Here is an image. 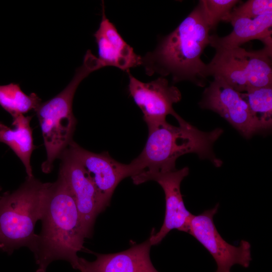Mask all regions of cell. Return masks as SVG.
<instances>
[{"label":"cell","mask_w":272,"mask_h":272,"mask_svg":"<svg viewBox=\"0 0 272 272\" xmlns=\"http://www.w3.org/2000/svg\"><path fill=\"white\" fill-rule=\"evenodd\" d=\"M210 26L201 3L168 35L161 37L156 48L142 57L148 76H170L174 83L188 81L206 86L207 64L201 58L210 44Z\"/></svg>","instance_id":"cell-1"},{"label":"cell","mask_w":272,"mask_h":272,"mask_svg":"<svg viewBox=\"0 0 272 272\" xmlns=\"http://www.w3.org/2000/svg\"><path fill=\"white\" fill-rule=\"evenodd\" d=\"M148 128V137L143 150L130 163L133 170L131 178L135 185L176 170V160L187 153H195L200 159H208L217 167L222 165L213 149L214 144L223 132L220 128L205 132L186 121L178 126L166 121Z\"/></svg>","instance_id":"cell-2"},{"label":"cell","mask_w":272,"mask_h":272,"mask_svg":"<svg viewBox=\"0 0 272 272\" xmlns=\"http://www.w3.org/2000/svg\"><path fill=\"white\" fill-rule=\"evenodd\" d=\"M40 221L41 230L31 250L38 266L36 272H46L49 264L57 260L79 269L77 254L83 249L86 237L73 194L60 174L51 182Z\"/></svg>","instance_id":"cell-3"},{"label":"cell","mask_w":272,"mask_h":272,"mask_svg":"<svg viewBox=\"0 0 272 272\" xmlns=\"http://www.w3.org/2000/svg\"><path fill=\"white\" fill-rule=\"evenodd\" d=\"M50 184L26 177L18 189L0 196L1 250L9 254L22 247L32 250L37 235L35 226L43 216Z\"/></svg>","instance_id":"cell-4"},{"label":"cell","mask_w":272,"mask_h":272,"mask_svg":"<svg viewBox=\"0 0 272 272\" xmlns=\"http://www.w3.org/2000/svg\"><path fill=\"white\" fill-rule=\"evenodd\" d=\"M102 66L91 51L87 50L83 64L76 69L66 87L52 98L41 102L35 109L46 153V160L41 164L43 172L52 171L54 162L73 141L77 119L73 112V101L79 85L90 73Z\"/></svg>","instance_id":"cell-5"},{"label":"cell","mask_w":272,"mask_h":272,"mask_svg":"<svg viewBox=\"0 0 272 272\" xmlns=\"http://www.w3.org/2000/svg\"><path fill=\"white\" fill-rule=\"evenodd\" d=\"M207 64V77H219L236 91L245 93L272 86V47L264 45L257 50L240 46L217 48Z\"/></svg>","instance_id":"cell-6"},{"label":"cell","mask_w":272,"mask_h":272,"mask_svg":"<svg viewBox=\"0 0 272 272\" xmlns=\"http://www.w3.org/2000/svg\"><path fill=\"white\" fill-rule=\"evenodd\" d=\"M219 205L193 215L188 233L195 238L210 253L217 264L215 272H231V267L239 264L247 268L252 260L251 245L242 240L238 246L228 243L221 236L214 222Z\"/></svg>","instance_id":"cell-7"},{"label":"cell","mask_w":272,"mask_h":272,"mask_svg":"<svg viewBox=\"0 0 272 272\" xmlns=\"http://www.w3.org/2000/svg\"><path fill=\"white\" fill-rule=\"evenodd\" d=\"M127 73L129 95L141 110L148 127L166 121L169 114L176 119L179 124L185 121L173 107L181 99V93L176 87L170 85L164 77L145 83L134 77L129 71Z\"/></svg>","instance_id":"cell-8"},{"label":"cell","mask_w":272,"mask_h":272,"mask_svg":"<svg viewBox=\"0 0 272 272\" xmlns=\"http://www.w3.org/2000/svg\"><path fill=\"white\" fill-rule=\"evenodd\" d=\"M58 174L74 197L86 238L92 237L97 216L103 212L97 189L88 172L67 148L60 157Z\"/></svg>","instance_id":"cell-9"},{"label":"cell","mask_w":272,"mask_h":272,"mask_svg":"<svg viewBox=\"0 0 272 272\" xmlns=\"http://www.w3.org/2000/svg\"><path fill=\"white\" fill-rule=\"evenodd\" d=\"M199 105L219 114L245 138L259 131L241 93L221 78H214L205 88Z\"/></svg>","instance_id":"cell-10"},{"label":"cell","mask_w":272,"mask_h":272,"mask_svg":"<svg viewBox=\"0 0 272 272\" xmlns=\"http://www.w3.org/2000/svg\"><path fill=\"white\" fill-rule=\"evenodd\" d=\"M67 149L93 180L104 211L109 205L114 191L120 181L132 176L133 170L131 164L120 163L107 152L95 153L88 151L74 141Z\"/></svg>","instance_id":"cell-11"},{"label":"cell","mask_w":272,"mask_h":272,"mask_svg":"<svg viewBox=\"0 0 272 272\" xmlns=\"http://www.w3.org/2000/svg\"><path fill=\"white\" fill-rule=\"evenodd\" d=\"M189 168L183 167L179 170L161 174L153 180L162 187L165 194V213L163 223L159 231L154 233V230L149 237L152 245L160 243L172 230L188 233L190 221L193 216L188 211L184 203L180 190L183 179L188 175Z\"/></svg>","instance_id":"cell-12"},{"label":"cell","mask_w":272,"mask_h":272,"mask_svg":"<svg viewBox=\"0 0 272 272\" xmlns=\"http://www.w3.org/2000/svg\"><path fill=\"white\" fill-rule=\"evenodd\" d=\"M102 8L99 27L93 35L98 47V58L103 67L114 66L127 72L142 65V57L134 51L107 18L103 3Z\"/></svg>","instance_id":"cell-13"},{"label":"cell","mask_w":272,"mask_h":272,"mask_svg":"<svg viewBox=\"0 0 272 272\" xmlns=\"http://www.w3.org/2000/svg\"><path fill=\"white\" fill-rule=\"evenodd\" d=\"M152 246L149 238L121 252L96 254L93 261L79 257V266L87 272H159L150 259Z\"/></svg>","instance_id":"cell-14"},{"label":"cell","mask_w":272,"mask_h":272,"mask_svg":"<svg viewBox=\"0 0 272 272\" xmlns=\"http://www.w3.org/2000/svg\"><path fill=\"white\" fill-rule=\"evenodd\" d=\"M233 30L228 35L220 37L211 35L210 45L215 49L231 48L254 39L264 45H271L272 13L254 18L237 17L230 19Z\"/></svg>","instance_id":"cell-15"},{"label":"cell","mask_w":272,"mask_h":272,"mask_svg":"<svg viewBox=\"0 0 272 272\" xmlns=\"http://www.w3.org/2000/svg\"><path fill=\"white\" fill-rule=\"evenodd\" d=\"M32 117L22 114L13 118L12 128L0 122V142L8 146L20 159L28 178L34 176L31 157L36 147L33 143V129L30 125Z\"/></svg>","instance_id":"cell-16"},{"label":"cell","mask_w":272,"mask_h":272,"mask_svg":"<svg viewBox=\"0 0 272 272\" xmlns=\"http://www.w3.org/2000/svg\"><path fill=\"white\" fill-rule=\"evenodd\" d=\"M259 130L269 129L272 124V86L241 93Z\"/></svg>","instance_id":"cell-17"},{"label":"cell","mask_w":272,"mask_h":272,"mask_svg":"<svg viewBox=\"0 0 272 272\" xmlns=\"http://www.w3.org/2000/svg\"><path fill=\"white\" fill-rule=\"evenodd\" d=\"M41 99L35 93L26 94L19 84L0 85V105L13 118L35 110Z\"/></svg>","instance_id":"cell-18"},{"label":"cell","mask_w":272,"mask_h":272,"mask_svg":"<svg viewBox=\"0 0 272 272\" xmlns=\"http://www.w3.org/2000/svg\"><path fill=\"white\" fill-rule=\"evenodd\" d=\"M211 30L215 29L240 2L237 0H201Z\"/></svg>","instance_id":"cell-19"},{"label":"cell","mask_w":272,"mask_h":272,"mask_svg":"<svg viewBox=\"0 0 272 272\" xmlns=\"http://www.w3.org/2000/svg\"><path fill=\"white\" fill-rule=\"evenodd\" d=\"M272 13V1L249 0L235 6L222 21L227 22L237 17L254 18Z\"/></svg>","instance_id":"cell-20"},{"label":"cell","mask_w":272,"mask_h":272,"mask_svg":"<svg viewBox=\"0 0 272 272\" xmlns=\"http://www.w3.org/2000/svg\"><path fill=\"white\" fill-rule=\"evenodd\" d=\"M79 270H80L81 272H87L83 267L81 266H79Z\"/></svg>","instance_id":"cell-21"},{"label":"cell","mask_w":272,"mask_h":272,"mask_svg":"<svg viewBox=\"0 0 272 272\" xmlns=\"http://www.w3.org/2000/svg\"><path fill=\"white\" fill-rule=\"evenodd\" d=\"M2 190V187L1 186H0V191Z\"/></svg>","instance_id":"cell-22"},{"label":"cell","mask_w":272,"mask_h":272,"mask_svg":"<svg viewBox=\"0 0 272 272\" xmlns=\"http://www.w3.org/2000/svg\"><path fill=\"white\" fill-rule=\"evenodd\" d=\"M0 249H1V247H0Z\"/></svg>","instance_id":"cell-23"}]
</instances>
